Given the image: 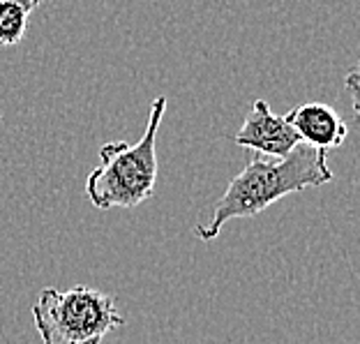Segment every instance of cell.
Wrapping results in <instances>:
<instances>
[{"mask_svg":"<svg viewBox=\"0 0 360 344\" xmlns=\"http://www.w3.org/2000/svg\"><path fill=\"white\" fill-rule=\"evenodd\" d=\"M44 0H0V49L19 44L28 32L30 14Z\"/></svg>","mask_w":360,"mask_h":344,"instance_id":"obj_6","label":"cell"},{"mask_svg":"<svg viewBox=\"0 0 360 344\" xmlns=\"http://www.w3.org/2000/svg\"><path fill=\"white\" fill-rule=\"evenodd\" d=\"M347 90H349V95H351V104H354V113L358 116V68H354L347 75Z\"/></svg>","mask_w":360,"mask_h":344,"instance_id":"obj_7","label":"cell"},{"mask_svg":"<svg viewBox=\"0 0 360 344\" xmlns=\"http://www.w3.org/2000/svg\"><path fill=\"white\" fill-rule=\"evenodd\" d=\"M167 97H155L148 125L136 144L109 141L100 148V165L88 174L86 196L95 208H136L150 199L158 183V129Z\"/></svg>","mask_w":360,"mask_h":344,"instance_id":"obj_2","label":"cell"},{"mask_svg":"<svg viewBox=\"0 0 360 344\" xmlns=\"http://www.w3.org/2000/svg\"><path fill=\"white\" fill-rule=\"evenodd\" d=\"M291 122V127L296 129L302 144L314 146L321 151L340 148L347 139V125L335 109L321 102H307L298 104L284 116Z\"/></svg>","mask_w":360,"mask_h":344,"instance_id":"obj_5","label":"cell"},{"mask_svg":"<svg viewBox=\"0 0 360 344\" xmlns=\"http://www.w3.org/2000/svg\"><path fill=\"white\" fill-rule=\"evenodd\" d=\"M330 180L333 171L328 167V151L302 141L289 155L277 158L275 162H266L257 155L229 183L222 199L212 208L210 222L196 227V236L206 243L215 241L229 219L257 217L282 196L302 192L307 187L328 185Z\"/></svg>","mask_w":360,"mask_h":344,"instance_id":"obj_1","label":"cell"},{"mask_svg":"<svg viewBox=\"0 0 360 344\" xmlns=\"http://www.w3.org/2000/svg\"><path fill=\"white\" fill-rule=\"evenodd\" d=\"M32 321L44 344H102L125 317L109 293L77 284L65 291L46 286L32 305Z\"/></svg>","mask_w":360,"mask_h":344,"instance_id":"obj_3","label":"cell"},{"mask_svg":"<svg viewBox=\"0 0 360 344\" xmlns=\"http://www.w3.org/2000/svg\"><path fill=\"white\" fill-rule=\"evenodd\" d=\"M233 144L243 148L257 151L268 158H284L300 144V136L284 116H277L266 100H257L245 116Z\"/></svg>","mask_w":360,"mask_h":344,"instance_id":"obj_4","label":"cell"}]
</instances>
